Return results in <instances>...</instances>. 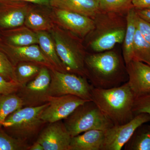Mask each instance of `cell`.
I'll use <instances>...</instances> for the list:
<instances>
[{"instance_id":"obj_1","label":"cell","mask_w":150,"mask_h":150,"mask_svg":"<svg viewBox=\"0 0 150 150\" xmlns=\"http://www.w3.org/2000/svg\"><path fill=\"white\" fill-rule=\"evenodd\" d=\"M113 49L87 54L85 62L86 78L94 88H112L128 81L123 56Z\"/></svg>"},{"instance_id":"obj_2","label":"cell","mask_w":150,"mask_h":150,"mask_svg":"<svg viewBox=\"0 0 150 150\" xmlns=\"http://www.w3.org/2000/svg\"><path fill=\"white\" fill-rule=\"evenodd\" d=\"M92 100L115 125H122L134 118L135 98L128 82L108 89L93 88Z\"/></svg>"},{"instance_id":"obj_3","label":"cell","mask_w":150,"mask_h":150,"mask_svg":"<svg viewBox=\"0 0 150 150\" xmlns=\"http://www.w3.org/2000/svg\"><path fill=\"white\" fill-rule=\"evenodd\" d=\"M93 19L94 28L86 38L87 45L94 53L111 50L116 44L123 43L126 15L100 11Z\"/></svg>"},{"instance_id":"obj_4","label":"cell","mask_w":150,"mask_h":150,"mask_svg":"<svg viewBox=\"0 0 150 150\" xmlns=\"http://www.w3.org/2000/svg\"><path fill=\"white\" fill-rule=\"evenodd\" d=\"M49 32L67 72L86 78L85 62L87 53L82 39L55 23Z\"/></svg>"},{"instance_id":"obj_5","label":"cell","mask_w":150,"mask_h":150,"mask_svg":"<svg viewBox=\"0 0 150 150\" xmlns=\"http://www.w3.org/2000/svg\"><path fill=\"white\" fill-rule=\"evenodd\" d=\"M49 105L22 107L11 113L3 122L2 127L14 138L27 142L37 134L44 123L41 115Z\"/></svg>"},{"instance_id":"obj_6","label":"cell","mask_w":150,"mask_h":150,"mask_svg":"<svg viewBox=\"0 0 150 150\" xmlns=\"http://www.w3.org/2000/svg\"><path fill=\"white\" fill-rule=\"evenodd\" d=\"M64 123L71 138L90 130L106 131L114 125L92 100L78 106Z\"/></svg>"},{"instance_id":"obj_7","label":"cell","mask_w":150,"mask_h":150,"mask_svg":"<svg viewBox=\"0 0 150 150\" xmlns=\"http://www.w3.org/2000/svg\"><path fill=\"white\" fill-rule=\"evenodd\" d=\"M51 82L49 90L50 96H75L86 100H92L93 86L86 78L69 72L50 69Z\"/></svg>"},{"instance_id":"obj_8","label":"cell","mask_w":150,"mask_h":150,"mask_svg":"<svg viewBox=\"0 0 150 150\" xmlns=\"http://www.w3.org/2000/svg\"><path fill=\"white\" fill-rule=\"evenodd\" d=\"M51 82L50 69L43 66L37 76L21 87L16 94L22 100L24 106L41 105L47 102Z\"/></svg>"},{"instance_id":"obj_9","label":"cell","mask_w":150,"mask_h":150,"mask_svg":"<svg viewBox=\"0 0 150 150\" xmlns=\"http://www.w3.org/2000/svg\"><path fill=\"white\" fill-rule=\"evenodd\" d=\"M150 121V115L142 113L122 125H113L105 131L101 150H121L140 125Z\"/></svg>"},{"instance_id":"obj_10","label":"cell","mask_w":150,"mask_h":150,"mask_svg":"<svg viewBox=\"0 0 150 150\" xmlns=\"http://www.w3.org/2000/svg\"><path fill=\"white\" fill-rule=\"evenodd\" d=\"M54 23L83 39L86 38L94 28L93 19L71 11L51 7Z\"/></svg>"},{"instance_id":"obj_11","label":"cell","mask_w":150,"mask_h":150,"mask_svg":"<svg viewBox=\"0 0 150 150\" xmlns=\"http://www.w3.org/2000/svg\"><path fill=\"white\" fill-rule=\"evenodd\" d=\"M88 101L71 95L59 96H49V105L41 115L45 123H54L67 118L79 105Z\"/></svg>"},{"instance_id":"obj_12","label":"cell","mask_w":150,"mask_h":150,"mask_svg":"<svg viewBox=\"0 0 150 150\" xmlns=\"http://www.w3.org/2000/svg\"><path fill=\"white\" fill-rule=\"evenodd\" d=\"M0 51L4 53L15 67L21 62H30L54 69L44 56L38 44L16 46L9 45L0 41Z\"/></svg>"},{"instance_id":"obj_13","label":"cell","mask_w":150,"mask_h":150,"mask_svg":"<svg viewBox=\"0 0 150 150\" xmlns=\"http://www.w3.org/2000/svg\"><path fill=\"white\" fill-rule=\"evenodd\" d=\"M32 4L15 0H0V31L24 25Z\"/></svg>"},{"instance_id":"obj_14","label":"cell","mask_w":150,"mask_h":150,"mask_svg":"<svg viewBox=\"0 0 150 150\" xmlns=\"http://www.w3.org/2000/svg\"><path fill=\"white\" fill-rule=\"evenodd\" d=\"M71 137L62 121L49 123L40 133L36 142L44 150H69Z\"/></svg>"},{"instance_id":"obj_15","label":"cell","mask_w":150,"mask_h":150,"mask_svg":"<svg viewBox=\"0 0 150 150\" xmlns=\"http://www.w3.org/2000/svg\"><path fill=\"white\" fill-rule=\"evenodd\" d=\"M128 83L135 98L150 94V66L132 60L126 64Z\"/></svg>"},{"instance_id":"obj_16","label":"cell","mask_w":150,"mask_h":150,"mask_svg":"<svg viewBox=\"0 0 150 150\" xmlns=\"http://www.w3.org/2000/svg\"><path fill=\"white\" fill-rule=\"evenodd\" d=\"M54 24L51 6L31 4L25 17L24 25L37 32L50 31Z\"/></svg>"},{"instance_id":"obj_17","label":"cell","mask_w":150,"mask_h":150,"mask_svg":"<svg viewBox=\"0 0 150 150\" xmlns=\"http://www.w3.org/2000/svg\"><path fill=\"white\" fill-rule=\"evenodd\" d=\"M50 6L92 18L100 11L99 0H51Z\"/></svg>"},{"instance_id":"obj_18","label":"cell","mask_w":150,"mask_h":150,"mask_svg":"<svg viewBox=\"0 0 150 150\" xmlns=\"http://www.w3.org/2000/svg\"><path fill=\"white\" fill-rule=\"evenodd\" d=\"M1 40L12 46H22L38 44L37 33L23 25L13 29L1 30Z\"/></svg>"},{"instance_id":"obj_19","label":"cell","mask_w":150,"mask_h":150,"mask_svg":"<svg viewBox=\"0 0 150 150\" xmlns=\"http://www.w3.org/2000/svg\"><path fill=\"white\" fill-rule=\"evenodd\" d=\"M105 131L90 130L72 137L69 150H101Z\"/></svg>"},{"instance_id":"obj_20","label":"cell","mask_w":150,"mask_h":150,"mask_svg":"<svg viewBox=\"0 0 150 150\" xmlns=\"http://www.w3.org/2000/svg\"><path fill=\"white\" fill-rule=\"evenodd\" d=\"M38 44L44 56L55 69L67 72L58 56L54 39L49 31L37 32Z\"/></svg>"},{"instance_id":"obj_21","label":"cell","mask_w":150,"mask_h":150,"mask_svg":"<svg viewBox=\"0 0 150 150\" xmlns=\"http://www.w3.org/2000/svg\"><path fill=\"white\" fill-rule=\"evenodd\" d=\"M137 15L134 7L129 9L126 14L127 25L122 48V56L126 64L133 59L134 39L137 29Z\"/></svg>"},{"instance_id":"obj_22","label":"cell","mask_w":150,"mask_h":150,"mask_svg":"<svg viewBox=\"0 0 150 150\" xmlns=\"http://www.w3.org/2000/svg\"><path fill=\"white\" fill-rule=\"evenodd\" d=\"M125 150H150V125L143 123L136 129L124 146Z\"/></svg>"},{"instance_id":"obj_23","label":"cell","mask_w":150,"mask_h":150,"mask_svg":"<svg viewBox=\"0 0 150 150\" xmlns=\"http://www.w3.org/2000/svg\"><path fill=\"white\" fill-rule=\"evenodd\" d=\"M23 106L22 100L16 93L0 95V128L10 114Z\"/></svg>"},{"instance_id":"obj_24","label":"cell","mask_w":150,"mask_h":150,"mask_svg":"<svg viewBox=\"0 0 150 150\" xmlns=\"http://www.w3.org/2000/svg\"><path fill=\"white\" fill-rule=\"evenodd\" d=\"M42 66L33 62L19 63L15 66L16 76L18 83L21 87L24 86L37 76Z\"/></svg>"},{"instance_id":"obj_25","label":"cell","mask_w":150,"mask_h":150,"mask_svg":"<svg viewBox=\"0 0 150 150\" xmlns=\"http://www.w3.org/2000/svg\"><path fill=\"white\" fill-rule=\"evenodd\" d=\"M132 60L150 66V44L144 39L137 29L134 39Z\"/></svg>"},{"instance_id":"obj_26","label":"cell","mask_w":150,"mask_h":150,"mask_svg":"<svg viewBox=\"0 0 150 150\" xmlns=\"http://www.w3.org/2000/svg\"><path fill=\"white\" fill-rule=\"evenodd\" d=\"M131 1L132 0H99L100 10L126 15L129 9L133 7Z\"/></svg>"},{"instance_id":"obj_27","label":"cell","mask_w":150,"mask_h":150,"mask_svg":"<svg viewBox=\"0 0 150 150\" xmlns=\"http://www.w3.org/2000/svg\"><path fill=\"white\" fill-rule=\"evenodd\" d=\"M27 142L14 138L0 128V150H29Z\"/></svg>"},{"instance_id":"obj_28","label":"cell","mask_w":150,"mask_h":150,"mask_svg":"<svg viewBox=\"0 0 150 150\" xmlns=\"http://www.w3.org/2000/svg\"><path fill=\"white\" fill-rule=\"evenodd\" d=\"M0 75L7 80L17 83L16 76L15 67L12 64L5 54L1 51Z\"/></svg>"},{"instance_id":"obj_29","label":"cell","mask_w":150,"mask_h":150,"mask_svg":"<svg viewBox=\"0 0 150 150\" xmlns=\"http://www.w3.org/2000/svg\"><path fill=\"white\" fill-rule=\"evenodd\" d=\"M133 111L134 115L142 113L150 115V94L135 98Z\"/></svg>"},{"instance_id":"obj_30","label":"cell","mask_w":150,"mask_h":150,"mask_svg":"<svg viewBox=\"0 0 150 150\" xmlns=\"http://www.w3.org/2000/svg\"><path fill=\"white\" fill-rule=\"evenodd\" d=\"M21 87L18 83L7 80L0 75V95L16 93Z\"/></svg>"},{"instance_id":"obj_31","label":"cell","mask_w":150,"mask_h":150,"mask_svg":"<svg viewBox=\"0 0 150 150\" xmlns=\"http://www.w3.org/2000/svg\"><path fill=\"white\" fill-rule=\"evenodd\" d=\"M137 28L142 37L150 44V23L142 19L137 15Z\"/></svg>"},{"instance_id":"obj_32","label":"cell","mask_w":150,"mask_h":150,"mask_svg":"<svg viewBox=\"0 0 150 150\" xmlns=\"http://www.w3.org/2000/svg\"><path fill=\"white\" fill-rule=\"evenodd\" d=\"M131 4L135 9L149 8L150 6V0H132Z\"/></svg>"},{"instance_id":"obj_33","label":"cell","mask_w":150,"mask_h":150,"mask_svg":"<svg viewBox=\"0 0 150 150\" xmlns=\"http://www.w3.org/2000/svg\"><path fill=\"white\" fill-rule=\"evenodd\" d=\"M135 10L138 16L150 23V8L135 9Z\"/></svg>"},{"instance_id":"obj_34","label":"cell","mask_w":150,"mask_h":150,"mask_svg":"<svg viewBox=\"0 0 150 150\" xmlns=\"http://www.w3.org/2000/svg\"><path fill=\"white\" fill-rule=\"evenodd\" d=\"M15 1H24L33 4L38 5L51 6L50 4H51V0H15Z\"/></svg>"},{"instance_id":"obj_35","label":"cell","mask_w":150,"mask_h":150,"mask_svg":"<svg viewBox=\"0 0 150 150\" xmlns=\"http://www.w3.org/2000/svg\"><path fill=\"white\" fill-rule=\"evenodd\" d=\"M30 150H44L43 147L40 143L37 142L34 143L32 146H30Z\"/></svg>"},{"instance_id":"obj_36","label":"cell","mask_w":150,"mask_h":150,"mask_svg":"<svg viewBox=\"0 0 150 150\" xmlns=\"http://www.w3.org/2000/svg\"><path fill=\"white\" fill-rule=\"evenodd\" d=\"M1 40V33H0V41Z\"/></svg>"},{"instance_id":"obj_37","label":"cell","mask_w":150,"mask_h":150,"mask_svg":"<svg viewBox=\"0 0 150 150\" xmlns=\"http://www.w3.org/2000/svg\"><path fill=\"white\" fill-rule=\"evenodd\" d=\"M149 8H150V7H149Z\"/></svg>"}]
</instances>
